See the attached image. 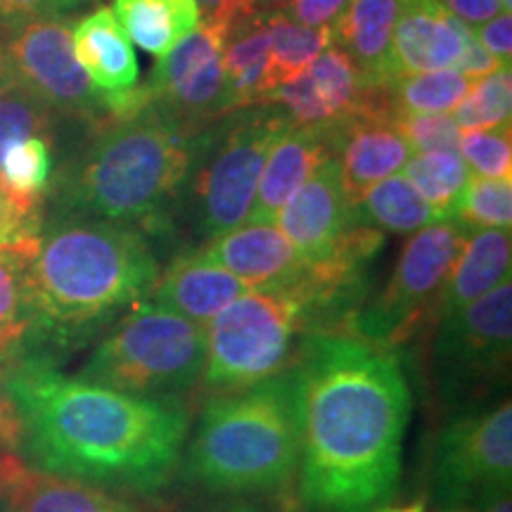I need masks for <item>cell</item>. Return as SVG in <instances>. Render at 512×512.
I'll return each mask as SVG.
<instances>
[{"label": "cell", "mask_w": 512, "mask_h": 512, "mask_svg": "<svg viewBox=\"0 0 512 512\" xmlns=\"http://www.w3.org/2000/svg\"><path fill=\"white\" fill-rule=\"evenodd\" d=\"M304 434L299 498L313 512H375L394 496L411 392L394 349L349 330L299 344Z\"/></svg>", "instance_id": "obj_1"}, {"label": "cell", "mask_w": 512, "mask_h": 512, "mask_svg": "<svg viewBox=\"0 0 512 512\" xmlns=\"http://www.w3.org/2000/svg\"><path fill=\"white\" fill-rule=\"evenodd\" d=\"M8 384L38 470L133 494L162 491L181 470L190 418L178 401L67 377L41 356L15 358Z\"/></svg>", "instance_id": "obj_2"}, {"label": "cell", "mask_w": 512, "mask_h": 512, "mask_svg": "<svg viewBox=\"0 0 512 512\" xmlns=\"http://www.w3.org/2000/svg\"><path fill=\"white\" fill-rule=\"evenodd\" d=\"M38 335L81 337L152 297L159 264L126 223L62 216L41 233L27 266Z\"/></svg>", "instance_id": "obj_3"}, {"label": "cell", "mask_w": 512, "mask_h": 512, "mask_svg": "<svg viewBox=\"0 0 512 512\" xmlns=\"http://www.w3.org/2000/svg\"><path fill=\"white\" fill-rule=\"evenodd\" d=\"M304 408L297 366L216 394L185 448L183 475L209 494H275L294 482L302 460Z\"/></svg>", "instance_id": "obj_4"}, {"label": "cell", "mask_w": 512, "mask_h": 512, "mask_svg": "<svg viewBox=\"0 0 512 512\" xmlns=\"http://www.w3.org/2000/svg\"><path fill=\"white\" fill-rule=\"evenodd\" d=\"M195 138L183 121L152 105L110 121L57 181L60 214L114 223L162 216L188 181Z\"/></svg>", "instance_id": "obj_5"}, {"label": "cell", "mask_w": 512, "mask_h": 512, "mask_svg": "<svg viewBox=\"0 0 512 512\" xmlns=\"http://www.w3.org/2000/svg\"><path fill=\"white\" fill-rule=\"evenodd\" d=\"M207 328L140 302L100 339L81 370V380L147 396L178 401L202 380Z\"/></svg>", "instance_id": "obj_6"}, {"label": "cell", "mask_w": 512, "mask_h": 512, "mask_svg": "<svg viewBox=\"0 0 512 512\" xmlns=\"http://www.w3.org/2000/svg\"><path fill=\"white\" fill-rule=\"evenodd\" d=\"M287 126L290 119L278 107L254 105L197 133L183 188L192 226L202 238H216L249 219L268 152Z\"/></svg>", "instance_id": "obj_7"}, {"label": "cell", "mask_w": 512, "mask_h": 512, "mask_svg": "<svg viewBox=\"0 0 512 512\" xmlns=\"http://www.w3.org/2000/svg\"><path fill=\"white\" fill-rule=\"evenodd\" d=\"M306 335L285 294L249 290L207 325L202 384L214 394L238 392L297 363Z\"/></svg>", "instance_id": "obj_8"}, {"label": "cell", "mask_w": 512, "mask_h": 512, "mask_svg": "<svg viewBox=\"0 0 512 512\" xmlns=\"http://www.w3.org/2000/svg\"><path fill=\"white\" fill-rule=\"evenodd\" d=\"M470 230L456 219H441L415 230L401 249L389 285L349 320L354 335L396 349L432 320L434 304L444 290Z\"/></svg>", "instance_id": "obj_9"}, {"label": "cell", "mask_w": 512, "mask_h": 512, "mask_svg": "<svg viewBox=\"0 0 512 512\" xmlns=\"http://www.w3.org/2000/svg\"><path fill=\"white\" fill-rule=\"evenodd\" d=\"M512 349L510 278L451 316L437 320L432 344L439 401L465 408L503 380Z\"/></svg>", "instance_id": "obj_10"}, {"label": "cell", "mask_w": 512, "mask_h": 512, "mask_svg": "<svg viewBox=\"0 0 512 512\" xmlns=\"http://www.w3.org/2000/svg\"><path fill=\"white\" fill-rule=\"evenodd\" d=\"M12 74L55 114L86 121L93 131L107 124L105 93L93 86L74 53L72 24L57 17L34 19L5 31Z\"/></svg>", "instance_id": "obj_11"}, {"label": "cell", "mask_w": 512, "mask_h": 512, "mask_svg": "<svg viewBox=\"0 0 512 512\" xmlns=\"http://www.w3.org/2000/svg\"><path fill=\"white\" fill-rule=\"evenodd\" d=\"M512 482V403L472 408L441 430L432 458L434 494L441 503L479 501Z\"/></svg>", "instance_id": "obj_12"}, {"label": "cell", "mask_w": 512, "mask_h": 512, "mask_svg": "<svg viewBox=\"0 0 512 512\" xmlns=\"http://www.w3.org/2000/svg\"><path fill=\"white\" fill-rule=\"evenodd\" d=\"M219 34L200 24L169 55L159 57L143 86L147 105L200 133L228 114Z\"/></svg>", "instance_id": "obj_13"}, {"label": "cell", "mask_w": 512, "mask_h": 512, "mask_svg": "<svg viewBox=\"0 0 512 512\" xmlns=\"http://www.w3.org/2000/svg\"><path fill=\"white\" fill-rule=\"evenodd\" d=\"M275 219L280 233L292 242L304 261L325 259L356 226L354 202L344 190L339 159H325Z\"/></svg>", "instance_id": "obj_14"}, {"label": "cell", "mask_w": 512, "mask_h": 512, "mask_svg": "<svg viewBox=\"0 0 512 512\" xmlns=\"http://www.w3.org/2000/svg\"><path fill=\"white\" fill-rule=\"evenodd\" d=\"M363 95L366 86L356 64L337 43H330L297 79L266 93L261 105L278 107L294 126H323L356 114Z\"/></svg>", "instance_id": "obj_15"}, {"label": "cell", "mask_w": 512, "mask_h": 512, "mask_svg": "<svg viewBox=\"0 0 512 512\" xmlns=\"http://www.w3.org/2000/svg\"><path fill=\"white\" fill-rule=\"evenodd\" d=\"M0 512H140L110 489L53 475L0 451Z\"/></svg>", "instance_id": "obj_16"}, {"label": "cell", "mask_w": 512, "mask_h": 512, "mask_svg": "<svg viewBox=\"0 0 512 512\" xmlns=\"http://www.w3.org/2000/svg\"><path fill=\"white\" fill-rule=\"evenodd\" d=\"M337 143V124L287 126L268 152L247 221L273 223L275 214L309 181L313 171L328 157H337Z\"/></svg>", "instance_id": "obj_17"}, {"label": "cell", "mask_w": 512, "mask_h": 512, "mask_svg": "<svg viewBox=\"0 0 512 512\" xmlns=\"http://www.w3.org/2000/svg\"><path fill=\"white\" fill-rule=\"evenodd\" d=\"M204 256L240 278L249 290L278 292L302 271L304 259L273 223L245 221L202 247Z\"/></svg>", "instance_id": "obj_18"}, {"label": "cell", "mask_w": 512, "mask_h": 512, "mask_svg": "<svg viewBox=\"0 0 512 512\" xmlns=\"http://www.w3.org/2000/svg\"><path fill=\"white\" fill-rule=\"evenodd\" d=\"M470 27L439 0H401L392 38L396 79L437 69H456Z\"/></svg>", "instance_id": "obj_19"}, {"label": "cell", "mask_w": 512, "mask_h": 512, "mask_svg": "<svg viewBox=\"0 0 512 512\" xmlns=\"http://www.w3.org/2000/svg\"><path fill=\"white\" fill-rule=\"evenodd\" d=\"M337 159L349 200L358 202L375 183L399 174L413 150L384 114L356 112L337 121Z\"/></svg>", "instance_id": "obj_20"}, {"label": "cell", "mask_w": 512, "mask_h": 512, "mask_svg": "<svg viewBox=\"0 0 512 512\" xmlns=\"http://www.w3.org/2000/svg\"><path fill=\"white\" fill-rule=\"evenodd\" d=\"M245 292H249V287L240 278L214 264L202 249H190L159 271L152 297L162 309L207 328L211 320Z\"/></svg>", "instance_id": "obj_21"}, {"label": "cell", "mask_w": 512, "mask_h": 512, "mask_svg": "<svg viewBox=\"0 0 512 512\" xmlns=\"http://www.w3.org/2000/svg\"><path fill=\"white\" fill-rule=\"evenodd\" d=\"M401 0H349L332 24V38L351 57L366 88L396 81L392 38Z\"/></svg>", "instance_id": "obj_22"}, {"label": "cell", "mask_w": 512, "mask_h": 512, "mask_svg": "<svg viewBox=\"0 0 512 512\" xmlns=\"http://www.w3.org/2000/svg\"><path fill=\"white\" fill-rule=\"evenodd\" d=\"M510 261V230H475V233L467 235L444 290L434 304L432 323L465 309L467 304L484 297L486 292L508 280Z\"/></svg>", "instance_id": "obj_23"}, {"label": "cell", "mask_w": 512, "mask_h": 512, "mask_svg": "<svg viewBox=\"0 0 512 512\" xmlns=\"http://www.w3.org/2000/svg\"><path fill=\"white\" fill-rule=\"evenodd\" d=\"M74 53L98 91H131L138 83V57L112 8H98L72 27Z\"/></svg>", "instance_id": "obj_24"}, {"label": "cell", "mask_w": 512, "mask_h": 512, "mask_svg": "<svg viewBox=\"0 0 512 512\" xmlns=\"http://www.w3.org/2000/svg\"><path fill=\"white\" fill-rule=\"evenodd\" d=\"M266 17L249 15L240 19L221 38L228 114L261 105L266 93V67L271 53Z\"/></svg>", "instance_id": "obj_25"}, {"label": "cell", "mask_w": 512, "mask_h": 512, "mask_svg": "<svg viewBox=\"0 0 512 512\" xmlns=\"http://www.w3.org/2000/svg\"><path fill=\"white\" fill-rule=\"evenodd\" d=\"M112 12L128 41L157 60L202 22L195 0H114Z\"/></svg>", "instance_id": "obj_26"}, {"label": "cell", "mask_w": 512, "mask_h": 512, "mask_svg": "<svg viewBox=\"0 0 512 512\" xmlns=\"http://www.w3.org/2000/svg\"><path fill=\"white\" fill-rule=\"evenodd\" d=\"M356 223L375 228L380 233L408 235L437 221L430 204L420 197L403 174H394L375 183L354 204Z\"/></svg>", "instance_id": "obj_27"}, {"label": "cell", "mask_w": 512, "mask_h": 512, "mask_svg": "<svg viewBox=\"0 0 512 512\" xmlns=\"http://www.w3.org/2000/svg\"><path fill=\"white\" fill-rule=\"evenodd\" d=\"M266 24L268 36H271V53H268L266 67V93H271L273 88L283 86L287 81L297 79L330 43H335L332 24H328V27H302V24L292 22L283 10L271 12L266 17Z\"/></svg>", "instance_id": "obj_28"}, {"label": "cell", "mask_w": 512, "mask_h": 512, "mask_svg": "<svg viewBox=\"0 0 512 512\" xmlns=\"http://www.w3.org/2000/svg\"><path fill=\"white\" fill-rule=\"evenodd\" d=\"M403 176L411 181L420 197L430 204L437 221L453 219L463 195L470 169L458 152H413Z\"/></svg>", "instance_id": "obj_29"}, {"label": "cell", "mask_w": 512, "mask_h": 512, "mask_svg": "<svg viewBox=\"0 0 512 512\" xmlns=\"http://www.w3.org/2000/svg\"><path fill=\"white\" fill-rule=\"evenodd\" d=\"M27 266L29 261L0 256V363L19 358L24 342L36 330Z\"/></svg>", "instance_id": "obj_30"}, {"label": "cell", "mask_w": 512, "mask_h": 512, "mask_svg": "<svg viewBox=\"0 0 512 512\" xmlns=\"http://www.w3.org/2000/svg\"><path fill=\"white\" fill-rule=\"evenodd\" d=\"M53 181V138L31 136L12 143L0 157V183L17 200L41 204Z\"/></svg>", "instance_id": "obj_31"}, {"label": "cell", "mask_w": 512, "mask_h": 512, "mask_svg": "<svg viewBox=\"0 0 512 512\" xmlns=\"http://www.w3.org/2000/svg\"><path fill=\"white\" fill-rule=\"evenodd\" d=\"M470 86L472 81L458 69L401 76L392 86V114H448Z\"/></svg>", "instance_id": "obj_32"}, {"label": "cell", "mask_w": 512, "mask_h": 512, "mask_svg": "<svg viewBox=\"0 0 512 512\" xmlns=\"http://www.w3.org/2000/svg\"><path fill=\"white\" fill-rule=\"evenodd\" d=\"M512 119V74L510 64L496 69L484 79L472 81L470 91L453 110L460 131H479L510 124Z\"/></svg>", "instance_id": "obj_33"}, {"label": "cell", "mask_w": 512, "mask_h": 512, "mask_svg": "<svg viewBox=\"0 0 512 512\" xmlns=\"http://www.w3.org/2000/svg\"><path fill=\"white\" fill-rule=\"evenodd\" d=\"M453 219L470 233H475V230H510L512 181L470 176Z\"/></svg>", "instance_id": "obj_34"}, {"label": "cell", "mask_w": 512, "mask_h": 512, "mask_svg": "<svg viewBox=\"0 0 512 512\" xmlns=\"http://www.w3.org/2000/svg\"><path fill=\"white\" fill-rule=\"evenodd\" d=\"M55 112L19 83L0 91V157L17 140L31 136L53 138Z\"/></svg>", "instance_id": "obj_35"}, {"label": "cell", "mask_w": 512, "mask_h": 512, "mask_svg": "<svg viewBox=\"0 0 512 512\" xmlns=\"http://www.w3.org/2000/svg\"><path fill=\"white\" fill-rule=\"evenodd\" d=\"M43 233V207L17 200L0 183V256L31 261Z\"/></svg>", "instance_id": "obj_36"}, {"label": "cell", "mask_w": 512, "mask_h": 512, "mask_svg": "<svg viewBox=\"0 0 512 512\" xmlns=\"http://www.w3.org/2000/svg\"><path fill=\"white\" fill-rule=\"evenodd\" d=\"M458 155L475 176L512 181V126L465 131L460 136Z\"/></svg>", "instance_id": "obj_37"}, {"label": "cell", "mask_w": 512, "mask_h": 512, "mask_svg": "<svg viewBox=\"0 0 512 512\" xmlns=\"http://www.w3.org/2000/svg\"><path fill=\"white\" fill-rule=\"evenodd\" d=\"M392 121L413 152H458L463 131L448 114H392Z\"/></svg>", "instance_id": "obj_38"}, {"label": "cell", "mask_w": 512, "mask_h": 512, "mask_svg": "<svg viewBox=\"0 0 512 512\" xmlns=\"http://www.w3.org/2000/svg\"><path fill=\"white\" fill-rule=\"evenodd\" d=\"M10 363H0V451L17 453L22 448V415L10 394Z\"/></svg>", "instance_id": "obj_39"}, {"label": "cell", "mask_w": 512, "mask_h": 512, "mask_svg": "<svg viewBox=\"0 0 512 512\" xmlns=\"http://www.w3.org/2000/svg\"><path fill=\"white\" fill-rule=\"evenodd\" d=\"M62 8V0H0V31L5 34L34 19L55 17Z\"/></svg>", "instance_id": "obj_40"}, {"label": "cell", "mask_w": 512, "mask_h": 512, "mask_svg": "<svg viewBox=\"0 0 512 512\" xmlns=\"http://www.w3.org/2000/svg\"><path fill=\"white\" fill-rule=\"evenodd\" d=\"M195 3L202 15L200 24L209 27L214 34H219V38L230 24L256 12L252 0H195Z\"/></svg>", "instance_id": "obj_41"}, {"label": "cell", "mask_w": 512, "mask_h": 512, "mask_svg": "<svg viewBox=\"0 0 512 512\" xmlns=\"http://www.w3.org/2000/svg\"><path fill=\"white\" fill-rule=\"evenodd\" d=\"M347 3L349 0H290L283 12L302 27H328L335 24Z\"/></svg>", "instance_id": "obj_42"}, {"label": "cell", "mask_w": 512, "mask_h": 512, "mask_svg": "<svg viewBox=\"0 0 512 512\" xmlns=\"http://www.w3.org/2000/svg\"><path fill=\"white\" fill-rule=\"evenodd\" d=\"M475 36L479 38V43L489 50L496 60H501L503 64H510L512 60V17L510 12H501L494 19L482 24V27L472 29Z\"/></svg>", "instance_id": "obj_43"}, {"label": "cell", "mask_w": 512, "mask_h": 512, "mask_svg": "<svg viewBox=\"0 0 512 512\" xmlns=\"http://www.w3.org/2000/svg\"><path fill=\"white\" fill-rule=\"evenodd\" d=\"M505 67L501 60H496L494 55L486 50L482 43H479V38L475 36V31L470 29V36H467V43L463 48V55H460V60L456 64V69L460 74H465L470 81H477V79H484V76L494 74L496 69Z\"/></svg>", "instance_id": "obj_44"}, {"label": "cell", "mask_w": 512, "mask_h": 512, "mask_svg": "<svg viewBox=\"0 0 512 512\" xmlns=\"http://www.w3.org/2000/svg\"><path fill=\"white\" fill-rule=\"evenodd\" d=\"M439 3L470 29L482 27L489 19L505 12L498 0H439Z\"/></svg>", "instance_id": "obj_45"}, {"label": "cell", "mask_w": 512, "mask_h": 512, "mask_svg": "<svg viewBox=\"0 0 512 512\" xmlns=\"http://www.w3.org/2000/svg\"><path fill=\"white\" fill-rule=\"evenodd\" d=\"M209 512H297L290 505H268V503H230Z\"/></svg>", "instance_id": "obj_46"}, {"label": "cell", "mask_w": 512, "mask_h": 512, "mask_svg": "<svg viewBox=\"0 0 512 512\" xmlns=\"http://www.w3.org/2000/svg\"><path fill=\"white\" fill-rule=\"evenodd\" d=\"M479 505H482V512H512L510 489H498L494 494H486L484 498H479Z\"/></svg>", "instance_id": "obj_47"}, {"label": "cell", "mask_w": 512, "mask_h": 512, "mask_svg": "<svg viewBox=\"0 0 512 512\" xmlns=\"http://www.w3.org/2000/svg\"><path fill=\"white\" fill-rule=\"evenodd\" d=\"M12 83H17V81H15V74H12L8 50H5V41L0 38V91L12 86Z\"/></svg>", "instance_id": "obj_48"}, {"label": "cell", "mask_w": 512, "mask_h": 512, "mask_svg": "<svg viewBox=\"0 0 512 512\" xmlns=\"http://www.w3.org/2000/svg\"><path fill=\"white\" fill-rule=\"evenodd\" d=\"M252 5L259 15H271V12L285 10L290 5V0H252Z\"/></svg>", "instance_id": "obj_49"}, {"label": "cell", "mask_w": 512, "mask_h": 512, "mask_svg": "<svg viewBox=\"0 0 512 512\" xmlns=\"http://www.w3.org/2000/svg\"><path fill=\"white\" fill-rule=\"evenodd\" d=\"M375 512H422V505H408V508H387V505H382Z\"/></svg>", "instance_id": "obj_50"}, {"label": "cell", "mask_w": 512, "mask_h": 512, "mask_svg": "<svg viewBox=\"0 0 512 512\" xmlns=\"http://www.w3.org/2000/svg\"><path fill=\"white\" fill-rule=\"evenodd\" d=\"M498 3H501V8H503L505 12H510V5H512V0H498Z\"/></svg>", "instance_id": "obj_51"}, {"label": "cell", "mask_w": 512, "mask_h": 512, "mask_svg": "<svg viewBox=\"0 0 512 512\" xmlns=\"http://www.w3.org/2000/svg\"><path fill=\"white\" fill-rule=\"evenodd\" d=\"M76 3H83V0H62L64 8H67V5H76Z\"/></svg>", "instance_id": "obj_52"}]
</instances>
